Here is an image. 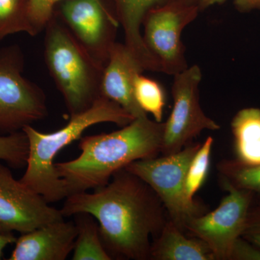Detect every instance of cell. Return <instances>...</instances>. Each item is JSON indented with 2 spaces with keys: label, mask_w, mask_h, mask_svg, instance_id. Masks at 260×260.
<instances>
[{
  "label": "cell",
  "mask_w": 260,
  "mask_h": 260,
  "mask_svg": "<svg viewBox=\"0 0 260 260\" xmlns=\"http://www.w3.org/2000/svg\"><path fill=\"white\" fill-rule=\"evenodd\" d=\"M64 218L87 213L96 219L101 238L112 259H150V236L157 237L169 218L161 200L150 186L125 169L93 193L65 198Z\"/></svg>",
  "instance_id": "6da1fadb"
},
{
  "label": "cell",
  "mask_w": 260,
  "mask_h": 260,
  "mask_svg": "<svg viewBox=\"0 0 260 260\" xmlns=\"http://www.w3.org/2000/svg\"><path fill=\"white\" fill-rule=\"evenodd\" d=\"M164 129V123L144 116L117 131L80 138L79 156L55 164L68 196L106 185L132 162L156 157L161 153Z\"/></svg>",
  "instance_id": "7a4b0ae2"
},
{
  "label": "cell",
  "mask_w": 260,
  "mask_h": 260,
  "mask_svg": "<svg viewBox=\"0 0 260 260\" xmlns=\"http://www.w3.org/2000/svg\"><path fill=\"white\" fill-rule=\"evenodd\" d=\"M70 116L68 124L53 133H41L31 125L23 129L28 138L29 150L26 170L20 180L49 203L68 196L64 179L56 172L54 162L63 148L80 139L90 126L112 122L122 127L135 119L119 104L102 96L85 112Z\"/></svg>",
  "instance_id": "3957f363"
},
{
  "label": "cell",
  "mask_w": 260,
  "mask_h": 260,
  "mask_svg": "<svg viewBox=\"0 0 260 260\" xmlns=\"http://www.w3.org/2000/svg\"><path fill=\"white\" fill-rule=\"evenodd\" d=\"M44 58L70 116L85 112L101 97L104 67L98 62L59 17L46 26Z\"/></svg>",
  "instance_id": "277c9868"
},
{
  "label": "cell",
  "mask_w": 260,
  "mask_h": 260,
  "mask_svg": "<svg viewBox=\"0 0 260 260\" xmlns=\"http://www.w3.org/2000/svg\"><path fill=\"white\" fill-rule=\"evenodd\" d=\"M201 144H188L177 153L136 160L124 169L146 182L161 200L169 220L184 232L189 220L204 214L201 205L186 196L188 169Z\"/></svg>",
  "instance_id": "5b68a950"
},
{
  "label": "cell",
  "mask_w": 260,
  "mask_h": 260,
  "mask_svg": "<svg viewBox=\"0 0 260 260\" xmlns=\"http://www.w3.org/2000/svg\"><path fill=\"white\" fill-rule=\"evenodd\" d=\"M23 68L18 45L0 49V135L22 131L47 116L45 93L23 76Z\"/></svg>",
  "instance_id": "8992f818"
},
{
  "label": "cell",
  "mask_w": 260,
  "mask_h": 260,
  "mask_svg": "<svg viewBox=\"0 0 260 260\" xmlns=\"http://www.w3.org/2000/svg\"><path fill=\"white\" fill-rule=\"evenodd\" d=\"M220 182L228 194L218 208L189 220L185 231L209 246L215 260H230L233 246L242 237L255 197L250 191L238 189L223 178Z\"/></svg>",
  "instance_id": "52a82bcc"
},
{
  "label": "cell",
  "mask_w": 260,
  "mask_h": 260,
  "mask_svg": "<svg viewBox=\"0 0 260 260\" xmlns=\"http://www.w3.org/2000/svg\"><path fill=\"white\" fill-rule=\"evenodd\" d=\"M174 77V105L169 119L164 122L161 148L164 155L179 151L205 129L216 131L220 128L200 107L202 73L199 67L193 65Z\"/></svg>",
  "instance_id": "ba28073f"
},
{
  "label": "cell",
  "mask_w": 260,
  "mask_h": 260,
  "mask_svg": "<svg viewBox=\"0 0 260 260\" xmlns=\"http://www.w3.org/2000/svg\"><path fill=\"white\" fill-rule=\"evenodd\" d=\"M198 6L172 4L153 8L143 22L145 46L161 68V73L175 75L188 68L183 30L196 18Z\"/></svg>",
  "instance_id": "9c48e42d"
},
{
  "label": "cell",
  "mask_w": 260,
  "mask_h": 260,
  "mask_svg": "<svg viewBox=\"0 0 260 260\" xmlns=\"http://www.w3.org/2000/svg\"><path fill=\"white\" fill-rule=\"evenodd\" d=\"M42 195L13 177L9 168L0 162V234H20L53 222L64 220Z\"/></svg>",
  "instance_id": "30bf717a"
},
{
  "label": "cell",
  "mask_w": 260,
  "mask_h": 260,
  "mask_svg": "<svg viewBox=\"0 0 260 260\" xmlns=\"http://www.w3.org/2000/svg\"><path fill=\"white\" fill-rule=\"evenodd\" d=\"M59 18L94 59L105 67L119 22L101 0H67Z\"/></svg>",
  "instance_id": "8fae6325"
},
{
  "label": "cell",
  "mask_w": 260,
  "mask_h": 260,
  "mask_svg": "<svg viewBox=\"0 0 260 260\" xmlns=\"http://www.w3.org/2000/svg\"><path fill=\"white\" fill-rule=\"evenodd\" d=\"M145 69L125 44L115 42L109 51L101 81V96L119 104L130 115L148 116L135 98V76Z\"/></svg>",
  "instance_id": "7c38bea8"
},
{
  "label": "cell",
  "mask_w": 260,
  "mask_h": 260,
  "mask_svg": "<svg viewBox=\"0 0 260 260\" xmlns=\"http://www.w3.org/2000/svg\"><path fill=\"white\" fill-rule=\"evenodd\" d=\"M75 222H53L17 238L10 260H64L74 249Z\"/></svg>",
  "instance_id": "4fadbf2b"
},
{
  "label": "cell",
  "mask_w": 260,
  "mask_h": 260,
  "mask_svg": "<svg viewBox=\"0 0 260 260\" xmlns=\"http://www.w3.org/2000/svg\"><path fill=\"white\" fill-rule=\"evenodd\" d=\"M115 16L124 34L125 45L141 63L145 70L161 72L160 64L143 41L142 26L147 13L162 0H116Z\"/></svg>",
  "instance_id": "5bb4252c"
},
{
  "label": "cell",
  "mask_w": 260,
  "mask_h": 260,
  "mask_svg": "<svg viewBox=\"0 0 260 260\" xmlns=\"http://www.w3.org/2000/svg\"><path fill=\"white\" fill-rule=\"evenodd\" d=\"M150 259L154 260H215L209 246L196 237H186L168 220L151 244Z\"/></svg>",
  "instance_id": "9a60e30c"
},
{
  "label": "cell",
  "mask_w": 260,
  "mask_h": 260,
  "mask_svg": "<svg viewBox=\"0 0 260 260\" xmlns=\"http://www.w3.org/2000/svg\"><path fill=\"white\" fill-rule=\"evenodd\" d=\"M231 126L236 160L245 165L260 164V109H241L233 118Z\"/></svg>",
  "instance_id": "2e32d148"
},
{
  "label": "cell",
  "mask_w": 260,
  "mask_h": 260,
  "mask_svg": "<svg viewBox=\"0 0 260 260\" xmlns=\"http://www.w3.org/2000/svg\"><path fill=\"white\" fill-rule=\"evenodd\" d=\"M73 216L78 234L73 259L112 260L103 244L96 219L87 213H77Z\"/></svg>",
  "instance_id": "e0dca14e"
},
{
  "label": "cell",
  "mask_w": 260,
  "mask_h": 260,
  "mask_svg": "<svg viewBox=\"0 0 260 260\" xmlns=\"http://www.w3.org/2000/svg\"><path fill=\"white\" fill-rule=\"evenodd\" d=\"M28 6V0H0V42L18 32L34 37Z\"/></svg>",
  "instance_id": "ac0fdd59"
},
{
  "label": "cell",
  "mask_w": 260,
  "mask_h": 260,
  "mask_svg": "<svg viewBox=\"0 0 260 260\" xmlns=\"http://www.w3.org/2000/svg\"><path fill=\"white\" fill-rule=\"evenodd\" d=\"M134 94L140 108L151 114L155 121L162 122L166 95L160 84L139 73L135 78Z\"/></svg>",
  "instance_id": "d6986e66"
},
{
  "label": "cell",
  "mask_w": 260,
  "mask_h": 260,
  "mask_svg": "<svg viewBox=\"0 0 260 260\" xmlns=\"http://www.w3.org/2000/svg\"><path fill=\"white\" fill-rule=\"evenodd\" d=\"M220 177L238 189L249 191L260 199V164L245 165L234 160H225L218 166Z\"/></svg>",
  "instance_id": "ffe728a7"
},
{
  "label": "cell",
  "mask_w": 260,
  "mask_h": 260,
  "mask_svg": "<svg viewBox=\"0 0 260 260\" xmlns=\"http://www.w3.org/2000/svg\"><path fill=\"white\" fill-rule=\"evenodd\" d=\"M213 145V138L208 137L204 143L200 145L188 169L185 188L186 196L190 200H194V194L203 185L208 177Z\"/></svg>",
  "instance_id": "44dd1931"
},
{
  "label": "cell",
  "mask_w": 260,
  "mask_h": 260,
  "mask_svg": "<svg viewBox=\"0 0 260 260\" xmlns=\"http://www.w3.org/2000/svg\"><path fill=\"white\" fill-rule=\"evenodd\" d=\"M28 150V138L23 130L0 135V160L10 167L20 169L26 166Z\"/></svg>",
  "instance_id": "7402d4cb"
},
{
  "label": "cell",
  "mask_w": 260,
  "mask_h": 260,
  "mask_svg": "<svg viewBox=\"0 0 260 260\" xmlns=\"http://www.w3.org/2000/svg\"><path fill=\"white\" fill-rule=\"evenodd\" d=\"M67 0H28V18L34 37L44 30L54 13L56 5Z\"/></svg>",
  "instance_id": "603a6c76"
},
{
  "label": "cell",
  "mask_w": 260,
  "mask_h": 260,
  "mask_svg": "<svg viewBox=\"0 0 260 260\" xmlns=\"http://www.w3.org/2000/svg\"><path fill=\"white\" fill-rule=\"evenodd\" d=\"M242 237L260 247V201L251 205Z\"/></svg>",
  "instance_id": "cb8c5ba5"
},
{
  "label": "cell",
  "mask_w": 260,
  "mask_h": 260,
  "mask_svg": "<svg viewBox=\"0 0 260 260\" xmlns=\"http://www.w3.org/2000/svg\"><path fill=\"white\" fill-rule=\"evenodd\" d=\"M230 260H260V247L239 237L233 246Z\"/></svg>",
  "instance_id": "d4e9b609"
},
{
  "label": "cell",
  "mask_w": 260,
  "mask_h": 260,
  "mask_svg": "<svg viewBox=\"0 0 260 260\" xmlns=\"http://www.w3.org/2000/svg\"><path fill=\"white\" fill-rule=\"evenodd\" d=\"M226 0H199V9L203 10L213 5L220 4ZM242 8H260V0H236Z\"/></svg>",
  "instance_id": "484cf974"
},
{
  "label": "cell",
  "mask_w": 260,
  "mask_h": 260,
  "mask_svg": "<svg viewBox=\"0 0 260 260\" xmlns=\"http://www.w3.org/2000/svg\"><path fill=\"white\" fill-rule=\"evenodd\" d=\"M17 238L13 234H0V259L3 255V251L9 244L15 243Z\"/></svg>",
  "instance_id": "4316f807"
},
{
  "label": "cell",
  "mask_w": 260,
  "mask_h": 260,
  "mask_svg": "<svg viewBox=\"0 0 260 260\" xmlns=\"http://www.w3.org/2000/svg\"><path fill=\"white\" fill-rule=\"evenodd\" d=\"M186 2L189 3H191V0H186Z\"/></svg>",
  "instance_id": "83f0119b"
}]
</instances>
